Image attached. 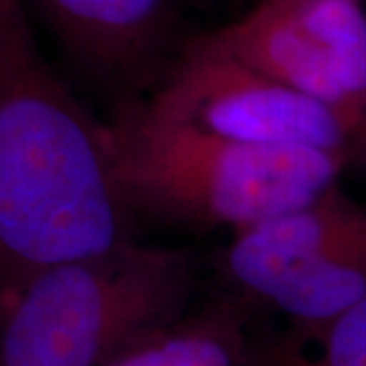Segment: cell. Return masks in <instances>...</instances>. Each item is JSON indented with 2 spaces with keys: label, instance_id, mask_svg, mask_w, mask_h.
<instances>
[{
  "label": "cell",
  "instance_id": "obj_1",
  "mask_svg": "<svg viewBox=\"0 0 366 366\" xmlns=\"http://www.w3.org/2000/svg\"><path fill=\"white\" fill-rule=\"evenodd\" d=\"M108 124L43 57L23 0H0V289L132 238Z\"/></svg>",
  "mask_w": 366,
  "mask_h": 366
},
{
  "label": "cell",
  "instance_id": "obj_2",
  "mask_svg": "<svg viewBox=\"0 0 366 366\" xmlns=\"http://www.w3.org/2000/svg\"><path fill=\"white\" fill-rule=\"evenodd\" d=\"M108 132L132 214L234 232L307 206L348 163L344 151L230 141L155 117L143 102L122 106Z\"/></svg>",
  "mask_w": 366,
  "mask_h": 366
},
{
  "label": "cell",
  "instance_id": "obj_3",
  "mask_svg": "<svg viewBox=\"0 0 366 366\" xmlns=\"http://www.w3.org/2000/svg\"><path fill=\"white\" fill-rule=\"evenodd\" d=\"M192 289L187 250L134 238L43 267L4 291L0 366H104L173 326Z\"/></svg>",
  "mask_w": 366,
  "mask_h": 366
},
{
  "label": "cell",
  "instance_id": "obj_4",
  "mask_svg": "<svg viewBox=\"0 0 366 366\" xmlns=\"http://www.w3.org/2000/svg\"><path fill=\"white\" fill-rule=\"evenodd\" d=\"M226 267L293 324H317L366 297V202L338 183L303 208L236 232Z\"/></svg>",
  "mask_w": 366,
  "mask_h": 366
},
{
  "label": "cell",
  "instance_id": "obj_5",
  "mask_svg": "<svg viewBox=\"0 0 366 366\" xmlns=\"http://www.w3.org/2000/svg\"><path fill=\"white\" fill-rule=\"evenodd\" d=\"M187 47L236 59L324 104L348 149L366 122V9L360 0H259Z\"/></svg>",
  "mask_w": 366,
  "mask_h": 366
},
{
  "label": "cell",
  "instance_id": "obj_6",
  "mask_svg": "<svg viewBox=\"0 0 366 366\" xmlns=\"http://www.w3.org/2000/svg\"><path fill=\"white\" fill-rule=\"evenodd\" d=\"M143 106L159 118L238 143L303 144L348 157V137L326 106L236 59L187 45Z\"/></svg>",
  "mask_w": 366,
  "mask_h": 366
},
{
  "label": "cell",
  "instance_id": "obj_7",
  "mask_svg": "<svg viewBox=\"0 0 366 366\" xmlns=\"http://www.w3.org/2000/svg\"><path fill=\"white\" fill-rule=\"evenodd\" d=\"M69 55L110 84L144 78L175 26L179 0H31Z\"/></svg>",
  "mask_w": 366,
  "mask_h": 366
},
{
  "label": "cell",
  "instance_id": "obj_8",
  "mask_svg": "<svg viewBox=\"0 0 366 366\" xmlns=\"http://www.w3.org/2000/svg\"><path fill=\"white\" fill-rule=\"evenodd\" d=\"M242 362L238 315L222 310L182 326L165 327L104 366H242Z\"/></svg>",
  "mask_w": 366,
  "mask_h": 366
},
{
  "label": "cell",
  "instance_id": "obj_9",
  "mask_svg": "<svg viewBox=\"0 0 366 366\" xmlns=\"http://www.w3.org/2000/svg\"><path fill=\"white\" fill-rule=\"evenodd\" d=\"M249 366H366V297L317 324H293Z\"/></svg>",
  "mask_w": 366,
  "mask_h": 366
},
{
  "label": "cell",
  "instance_id": "obj_10",
  "mask_svg": "<svg viewBox=\"0 0 366 366\" xmlns=\"http://www.w3.org/2000/svg\"><path fill=\"white\" fill-rule=\"evenodd\" d=\"M350 163H356L360 169L366 171V122L360 134H358V139L348 149V163L346 165H350Z\"/></svg>",
  "mask_w": 366,
  "mask_h": 366
}]
</instances>
